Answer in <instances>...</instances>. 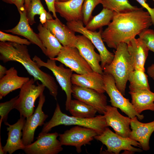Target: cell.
I'll list each match as a JSON object with an SVG mask.
<instances>
[{
	"label": "cell",
	"instance_id": "obj_1",
	"mask_svg": "<svg viewBox=\"0 0 154 154\" xmlns=\"http://www.w3.org/2000/svg\"><path fill=\"white\" fill-rule=\"evenodd\" d=\"M143 7L128 12H114L113 18L102 33L103 40L108 46L116 49L121 43H128L152 25L151 17Z\"/></svg>",
	"mask_w": 154,
	"mask_h": 154
},
{
	"label": "cell",
	"instance_id": "obj_2",
	"mask_svg": "<svg viewBox=\"0 0 154 154\" xmlns=\"http://www.w3.org/2000/svg\"><path fill=\"white\" fill-rule=\"evenodd\" d=\"M0 60L4 63L9 61L21 64L35 81H40L48 90L50 94L56 100L58 87L50 74L40 69L31 58L27 45L9 42H0Z\"/></svg>",
	"mask_w": 154,
	"mask_h": 154
},
{
	"label": "cell",
	"instance_id": "obj_3",
	"mask_svg": "<svg viewBox=\"0 0 154 154\" xmlns=\"http://www.w3.org/2000/svg\"><path fill=\"white\" fill-rule=\"evenodd\" d=\"M114 52L112 61L104 68L103 72L112 76L117 87L124 96L129 75L134 70V68L126 43L119 44Z\"/></svg>",
	"mask_w": 154,
	"mask_h": 154
},
{
	"label": "cell",
	"instance_id": "obj_4",
	"mask_svg": "<svg viewBox=\"0 0 154 154\" xmlns=\"http://www.w3.org/2000/svg\"><path fill=\"white\" fill-rule=\"evenodd\" d=\"M62 125H78L91 128L95 130L98 135L102 134L108 127L104 115H99L90 118L70 116L62 112L57 103L52 117L44 123L41 132L48 133L53 127Z\"/></svg>",
	"mask_w": 154,
	"mask_h": 154
},
{
	"label": "cell",
	"instance_id": "obj_5",
	"mask_svg": "<svg viewBox=\"0 0 154 154\" xmlns=\"http://www.w3.org/2000/svg\"><path fill=\"white\" fill-rule=\"evenodd\" d=\"M34 79L31 78L20 89L16 100L15 109L17 110L20 116L25 118L31 115L34 112V104L37 98L42 94L46 87L38 82L35 84Z\"/></svg>",
	"mask_w": 154,
	"mask_h": 154
},
{
	"label": "cell",
	"instance_id": "obj_6",
	"mask_svg": "<svg viewBox=\"0 0 154 154\" xmlns=\"http://www.w3.org/2000/svg\"><path fill=\"white\" fill-rule=\"evenodd\" d=\"M33 60L39 67H46L52 72L62 90L66 94L65 109L66 110L68 111L72 100L71 77L73 71L70 68H65L62 64L57 65L56 62V61L53 59L49 58L46 62H44L35 55L33 58Z\"/></svg>",
	"mask_w": 154,
	"mask_h": 154
},
{
	"label": "cell",
	"instance_id": "obj_7",
	"mask_svg": "<svg viewBox=\"0 0 154 154\" xmlns=\"http://www.w3.org/2000/svg\"><path fill=\"white\" fill-rule=\"evenodd\" d=\"M94 138L106 146L107 153L118 154L122 150L132 153L142 151L141 149L133 146L141 148L139 142L129 137H122L113 132L108 127L102 134L96 135Z\"/></svg>",
	"mask_w": 154,
	"mask_h": 154
},
{
	"label": "cell",
	"instance_id": "obj_8",
	"mask_svg": "<svg viewBox=\"0 0 154 154\" xmlns=\"http://www.w3.org/2000/svg\"><path fill=\"white\" fill-rule=\"evenodd\" d=\"M66 24L72 31L84 35L91 41L99 53L101 58L100 66L102 69L111 63L114 55L107 49L104 44L102 37V28L98 32L90 30L84 27L81 20L67 22Z\"/></svg>",
	"mask_w": 154,
	"mask_h": 154
},
{
	"label": "cell",
	"instance_id": "obj_9",
	"mask_svg": "<svg viewBox=\"0 0 154 154\" xmlns=\"http://www.w3.org/2000/svg\"><path fill=\"white\" fill-rule=\"evenodd\" d=\"M104 84V90L109 97L112 106L119 108L130 118L137 116L139 120L144 118L143 115L137 113L129 100L124 97L117 87L113 77L103 72L102 74Z\"/></svg>",
	"mask_w": 154,
	"mask_h": 154
},
{
	"label": "cell",
	"instance_id": "obj_10",
	"mask_svg": "<svg viewBox=\"0 0 154 154\" xmlns=\"http://www.w3.org/2000/svg\"><path fill=\"white\" fill-rule=\"evenodd\" d=\"M59 134L40 132L34 142L25 146L23 150L27 154H57L63 150L57 138Z\"/></svg>",
	"mask_w": 154,
	"mask_h": 154
},
{
	"label": "cell",
	"instance_id": "obj_11",
	"mask_svg": "<svg viewBox=\"0 0 154 154\" xmlns=\"http://www.w3.org/2000/svg\"><path fill=\"white\" fill-rule=\"evenodd\" d=\"M98 134L91 128L76 125L59 134V139L62 145L75 147L78 153L82 152V147L90 144L94 137Z\"/></svg>",
	"mask_w": 154,
	"mask_h": 154
},
{
	"label": "cell",
	"instance_id": "obj_12",
	"mask_svg": "<svg viewBox=\"0 0 154 154\" xmlns=\"http://www.w3.org/2000/svg\"><path fill=\"white\" fill-rule=\"evenodd\" d=\"M53 59L60 62L78 74H83L93 71L76 47L63 46L58 55Z\"/></svg>",
	"mask_w": 154,
	"mask_h": 154
},
{
	"label": "cell",
	"instance_id": "obj_13",
	"mask_svg": "<svg viewBox=\"0 0 154 154\" xmlns=\"http://www.w3.org/2000/svg\"><path fill=\"white\" fill-rule=\"evenodd\" d=\"M45 101V97L42 94L39 97L38 106L34 113L26 118L22 130V138L25 146L33 143L37 128L39 126L43 125L44 121L48 117L42 110Z\"/></svg>",
	"mask_w": 154,
	"mask_h": 154
},
{
	"label": "cell",
	"instance_id": "obj_14",
	"mask_svg": "<svg viewBox=\"0 0 154 154\" xmlns=\"http://www.w3.org/2000/svg\"><path fill=\"white\" fill-rule=\"evenodd\" d=\"M72 89V95L74 98L91 105L99 113L104 114L107 102V97L104 93L74 84Z\"/></svg>",
	"mask_w": 154,
	"mask_h": 154
},
{
	"label": "cell",
	"instance_id": "obj_15",
	"mask_svg": "<svg viewBox=\"0 0 154 154\" xmlns=\"http://www.w3.org/2000/svg\"><path fill=\"white\" fill-rule=\"evenodd\" d=\"M108 126L111 127L117 135L123 137H129L131 118L121 115L117 108L107 105L104 114Z\"/></svg>",
	"mask_w": 154,
	"mask_h": 154
},
{
	"label": "cell",
	"instance_id": "obj_16",
	"mask_svg": "<svg viewBox=\"0 0 154 154\" xmlns=\"http://www.w3.org/2000/svg\"><path fill=\"white\" fill-rule=\"evenodd\" d=\"M75 47L90 65L93 71L102 74L103 69L100 62L101 58L100 54L95 51V46L91 41L84 35H76Z\"/></svg>",
	"mask_w": 154,
	"mask_h": 154
},
{
	"label": "cell",
	"instance_id": "obj_17",
	"mask_svg": "<svg viewBox=\"0 0 154 154\" xmlns=\"http://www.w3.org/2000/svg\"><path fill=\"white\" fill-rule=\"evenodd\" d=\"M43 25L48 29L63 46L75 47L77 37L75 32L58 18L47 19Z\"/></svg>",
	"mask_w": 154,
	"mask_h": 154
},
{
	"label": "cell",
	"instance_id": "obj_18",
	"mask_svg": "<svg viewBox=\"0 0 154 154\" xmlns=\"http://www.w3.org/2000/svg\"><path fill=\"white\" fill-rule=\"evenodd\" d=\"M137 116L131 118L130 125L131 129L129 137L139 142L145 151L149 150L150 137L154 131V120L147 123L139 121Z\"/></svg>",
	"mask_w": 154,
	"mask_h": 154
},
{
	"label": "cell",
	"instance_id": "obj_19",
	"mask_svg": "<svg viewBox=\"0 0 154 154\" xmlns=\"http://www.w3.org/2000/svg\"><path fill=\"white\" fill-rule=\"evenodd\" d=\"M25 118L20 116V118L15 123L11 125L7 121L4 122L7 125L8 137L6 143L3 147L5 154H11L19 149L23 150L25 146L23 143L21 137L26 120Z\"/></svg>",
	"mask_w": 154,
	"mask_h": 154
},
{
	"label": "cell",
	"instance_id": "obj_20",
	"mask_svg": "<svg viewBox=\"0 0 154 154\" xmlns=\"http://www.w3.org/2000/svg\"><path fill=\"white\" fill-rule=\"evenodd\" d=\"M19 14L20 19L17 25L11 29L3 31L25 37L31 43L38 46L45 55L46 49L43 46L38 34L35 33L30 27L27 17L25 10Z\"/></svg>",
	"mask_w": 154,
	"mask_h": 154
},
{
	"label": "cell",
	"instance_id": "obj_21",
	"mask_svg": "<svg viewBox=\"0 0 154 154\" xmlns=\"http://www.w3.org/2000/svg\"><path fill=\"white\" fill-rule=\"evenodd\" d=\"M84 0H69L56 1L54 6L56 12L67 21L83 20L82 6Z\"/></svg>",
	"mask_w": 154,
	"mask_h": 154
},
{
	"label": "cell",
	"instance_id": "obj_22",
	"mask_svg": "<svg viewBox=\"0 0 154 154\" xmlns=\"http://www.w3.org/2000/svg\"><path fill=\"white\" fill-rule=\"evenodd\" d=\"M127 44L134 70L145 72L144 66L148 55L149 49L139 38H134Z\"/></svg>",
	"mask_w": 154,
	"mask_h": 154
},
{
	"label": "cell",
	"instance_id": "obj_23",
	"mask_svg": "<svg viewBox=\"0 0 154 154\" xmlns=\"http://www.w3.org/2000/svg\"><path fill=\"white\" fill-rule=\"evenodd\" d=\"M30 79L28 77L19 76L16 69L14 67L10 68L0 79V99L10 92L20 89Z\"/></svg>",
	"mask_w": 154,
	"mask_h": 154
},
{
	"label": "cell",
	"instance_id": "obj_24",
	"mask_svg": "<svg viewBox=\"0 0 154 154\" xmlns=\"http://www.w3.org/2000/svg\"><path fill=\"white\" fill-rule=\"evenodd\" d=\"M71 82L72 84L92 89L100 93L106 92L102 75L94 71L83 74H73Z\"/></svg>",
	"mask_w": 154,
	"mask_h": 154
},
{
	"label": "cell",
	"instance_id": "obj_25",
	"mask_svg": "<svg viewBox=\"0 0 154 154\" xmlns=\"http://www.w3.org/2000/svg\"><path fill=\"white\" fill-rule=\"evenodd\" d=\"M129 93L131 96V103L137 113L141 114L145 110L154 111V93L150 89L129 91Z\"/></svg>",
	"mask_w": 154,
	"mask_h": 154
},
{
	"label": "cell",
	"instance_id": "obj_26",
	"mask_svg": "<svg viewBox=\"0 0 154 154\" xmlns=\"http://www.w3.org/2000/svg\"><path fill=\"white\" fill-rule=\"evenodd\" d=\"M39 36L46 49L45 55L53 59L59 54L63 46L50 31L40 23L37 27Z\"/></svg>",
	"mask_w": 154,
	"mask_h": 154
},
{
	"label": "cell",
	"instance_id": "obj_27",
	"mask_svg": "<svg viewBox=\"0 0 154 154\" xmlns=\"http://www.w3.org/2000/svg\"><path fill=\"white\" fill-rule=\"evenodd\" d=\"M68 111L72 116L86 118L94 117L98 112L92 106L77 99L72 100Z\"/></svg>",
	"mask_w": 154,
	"mask_h": 154
},
{
	"label": "cell",
	"instance_id": "obj_28",
	"mask_svg": "<svg viewBox=\"0 0 154 154\" xmlns=\"http://www.w3.org/2000/svg\"><path fill=\"white\" fill-rule=\"evenodd\" d=\"M114 15V12L103 7L98 14L94 17L88 22L85 27L88 30L94 31L104 26H108L112 21Z\"/></svg>",
	"mask_w": 154,
	"mask_h": 154
},
{
	"label": "cell",
	"instance_id": "obj_29",
	"mask_svg": "<svg viewBox=\"0 0 154 154\" xmlns=\"http://www.w3.org/2000/svg\"><path fill=\"white\" fill-rule=\"evenodd\" d=\"M147 77L144 71L139 70H134L132 71L130 74L128 79L129 83V92H133L145 89H150Z\"/></svg>",
	"mask_w": 154,
	"mask_h": 154
},
{
	"label": "cell",
	"instance_id": "obj_30",
	"mask_svg": "<svg viewBox=\"0 0 154 154\" xmlns=\"http://www.w3.org/2000/svg\"><path fill=\"white\" fill-rule=\"evenodd\" d=\"M103 7L117 13L132 11L139 8L131 5L128 0H102Z\"/></svg>",
	"mask_w": 154,
	"mask_h": 154
},
{
	"label": "cell",
	"instance_id": "obj_31",
	"mask_svg": "<svg viewBox=\"0 0 154 154\" xmlns=\"http://www.w3.org/2000/svg\"><path fill=\"white\" fill-rule=\"evenodd\" d=\"M46 12L43 7L40 0H31L29 9L26 12L28 22L31 25L36 22L34 17L36 15H40L43 12Z\"/></svg>",
	"mask_w": 154,
	"mask_h": 154
},
{
	"label": "cell",
	"instance_id": "obj_32",
	"mask_svg": "<svg viewBox=\"0 0 154 154\" xmlns=\"http://www.w3.org/2000/svg\"><path fill=\"white\" fill-rule=\"evenodd\" d=\"M102 0H84L82 7V21L85 26L89 22L94 9Z\"/></svg>",
	"mask_w": 154,
	"mask_h": 154
},
{
	"label": "cell",
	"instance_id": "obj_33",
	"mask_svg": "<svg viewBox=\"0 0 154 154\" xmlns=\"http://www.w3.org/2000/svg\"><path fill=\"white\" fill-rule=\"evenodd\" d=\"M18 97L17 96L10 100L0 103V127L3 121H6L8 115L10 111L15 108L16 100Z\"/></svg>",
	"mask_w": 154,
	"mask_h": 154
},
{
	"label": "cell",
	"instance_id": "obj_34",
	"mask_svg": "<svg viewBox=\"0 0 154 154\" xmlns=\"http://www.w3.org/2000/svg\"><path fill=\"white\" fill-rule=\"evenodd\" d=\"M139 36L149 50L154 53V30L148 28L142 32Z\"/></svg>",
	"mask_w": 154,
	"mask_h": 154
},
{
	"label": "cell",
	"instance_id": "obj_35",
	"mask_svg": "<svg viewBox=\"0 0 154 154\" xmlns=\"http://www.w3.org/2000/svg\"><path fill=\"white\" fill-rule=\"evenodd\" d=\"M0 41L1 42L7 41L27 45H30L31 42L27 39L22 38L17 36L13 35L0 31Z\"/></svg>",
	"mask_w": 154,
	"mask_h": 154
},
{
	"label": "cell",
	"instance_id": "obj_36",
	"mask_svg": "<svg viewBox=\"0 0 154 154\" xmlns=\"http://www.w3.org/2000/svg\"><path fill=\"white\" fill-rule=\"evenodd\" d=\"M142 6L143 8L145 9L149 13L152 21V24L154 26V8L151 7L146 3L145 0H136Z\"/></svg>",
	"mask_w": 154,
	"mask_h": 154
},
{
	"label": "cell",
	"instance_id": "obj_37",
	"mask_svg": "<svg viewBox=\"0 0 154 154\" xmlns=\"http://www.w3.org/2000/svg\"><path fill=\"white\" fill-rule=\"evenodd\" d=\"M47 5L49 12H51L52 13L53 16L55 18H57L54 6L55 2L59 0H44Z\"/></svg>",
	"mask_w": 154,
	"mask_h": 154
},
{
	"label": "cell",
	"instance_id": "obj_38",
	"mask_svg": "<svg viewBox=\"0 0 154 154\" xmlns=\"http://www.w3.org/2000/svg\"><path fill=\"white\" fill-rule=\"evenodd\" d=\"M24 3L25 0H15L14 4L16 6L19 13L25 10Z\"/></svg>",
	"mask_w": 154,
	"mask_h": 154
},
{
	"label": "cell",
	"instance_id": "obj_39",
	"mask_svg": "<svg viewBox=\"0 0 154 154\" xmlns=\"http://www.w3.org/2000/svg\"><path fill=\"white\" fill-rule=\"evenodd\" d=\"M147 72L149 76L154 80V64L148 67Z\"/></svg>",
	"mask_w": 154,
	"mask_h": 154
},
{
	"label": "cell",
	"instance_id": "obj_40",
	"mask_svg": "<svg viewBox=\"0 0 154 154\" xmlns=\"http://www.w3.org/2000/svg\"><path fill=\"white\" fill-rule=\"evenodd\" d=\"M7 70L2 65H0V79L4 76L6 74Z\"/></svg>",
	"mask_w": 154,
	"mask_h": 154
},
{
	"label": "cell",
	"instance_id": "obj_41",
	"mask_svg": "<svg viewBox=\"0 0 154 154\" xmlns=\"http://www.w3.org/2000/svg\"><path fill=\"white\" fill-rule=\"evenodd\" d=\"M25 6L26 12H27L29 9L30 4L31 0H25Z\"/></svg>",
	"mask_w": 154,
	"mask_h": 154
},
{
	"label": "cell",
	"instance_id": "obj_42",
	"mask_svg": "<svg viewBox=\"0 0 154 154\" xmlns=\"http://www.w3.org/2000/svg\"><path fill=\"white\" fill-rule=\"evenodd\" d=\"M3 1L8 3L14 4L15 0H2Z\"/></svg>",
	"mask_w": 154,
	"mask_h": 154
},
{
	"label": "cell",
	"instance_id": "obj_43",
	"mask_svg": "<svg viewBox=\"0 0 154 154\" xmlns=\"http://www.w3.org/2000/svg\"><path fill=\"white\" fill-rule=\"evenodd\" d=\"M1 137L0 139V154H5V152L3 150V148L2 146L1 141Z\"/></svg>",
	"mask_w": 154,
	"mask_h": 154
},
{
	"label": "cell",
	"instance_id": "obj_44",
	"mask_svg": "<svg viewBox=\"0 0 154 154\" xmlns=\"http://www.w3.org/2000/svg\"><path fill=\"white\" fill-rule=\"evenodd\" d=\"M68 0H59V1H60L61 2H64V1H67Z\"/></svg>",
	"mask_w": 154,
	"mask_h": 154
},
{
	"label": "cell",
	"instance_id": "obj_45",
	"mask_svg": "<svg viewBox=\"0 0 154 154\" xmlns=\"http://www.w3.org/2000/svg\"><path fill=\"white\" fill-rule=\"evenodd\" d=\"M154 2V0H152Z\"/></svg>",
	"mask_w": 154,
	"mask_h": 154
}]
</instances>
